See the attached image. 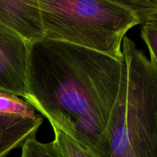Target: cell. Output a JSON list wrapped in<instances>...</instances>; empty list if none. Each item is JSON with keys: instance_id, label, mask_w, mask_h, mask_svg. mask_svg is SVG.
<instances>
[{"instance_id": "1", "label": "cell", "mask_w": 157, "mask_h": 157, "mask_svg": "<svg viewBox=\"0 0 157 157\" xmlns=\"http://www.w3.org/2000/svg\"><path fill=\"white\" fill-rule=\"evenodd\" d=\"M122 59L44 38L29 46L24 100L95 157L110 154Z\"/></svg>"}, {"instance_id": "2", "label": "cell", "mask_w": 157, "mask_h": 157, "mask_svg": "<svg viewBox=\"0 0 157 157\" xmlns=\"http://www.w3.org/2000/svg\"><path fill=\"white\" fill-rule=\"evenodd\" d=\"M122 75L110 128V156L157 157V67L128 37L122 43Z\"/></svg>"}, {"instance_id": "3", "label": "cell", "mask_w": 157, "mask_h": 157, "mask_svg": "<svg viewBox=\"0 0 157 157\" xmlns=\"http://www.w3.org/2000/svg\"><path fill=\"white\" fill-rule=\"evenodd\" d=\"M46 38L121 60L127 32L140 25L118 0H38Z\"/></svg>"}, {"instance_id": "4", "label": "cell", "mask_w": 157, "mask_h": 157, "mask_svg": "<svg viewBox=\"0 0 157 157\" xmlns=\"http://www.w3.org/2000/svg\"><path fill=\"white\" fill-rule=\"evenodd\" d=\"M42 123V115L25 100L0 92V157L21 147Z\"/></svg>"}, {"instance_id": "5", "label": "cell", "mask_w": 157, "mask_h": 157, "mask_svg": "<svg viewBox=\"0 0 157 157\" xmlns=\"http://www.w3.org/2000/svg\"><path fill=\"white\" fill-rule=\"evenodd\" d=\"M30 44L0 24V92L24 98Z\"/></svg>"}, {"instance_id": "6", "label": "cell", "mask_w": 157, "mask_h": 157, "mask_svg": "<svg viewBox=\"0 0 157 157\" xmlns=\"http://www.w3.org/2000/svg\"><path fill=\"white\" fill-rule=\"evenodd\" d=\"M0 24L29 44L45 38L38 0H0Z\"/></svg>"}, {"instance_id": "7", "label": "cell", "mask_w": 157, "mask_h": 157, "mask_svg": "<svg viewBox=\"0 0 157 157\" xmlns=\"http://www.w3.org/2000/svg\"><path fill=\"white\" fill-rule=\"evenodd\" d=\"M55 139L48 147L55 157H95L72 139L69 135L55 126H52Z\"/></svg>"}, {"instance_id": "8", "label": "cell", "mask_w": 157, "mask_h": 157, "mask_svg": "<svg viewBox=\"0 0 157 157\" xmlns=\"http://www.w3.org/2000/svg\"><path fill=\"white\" fill-rule=\"evenodd\" d=\"M136 17L140 25L157 21V0H118Z\"/></svg>"}, {"instance_id": "9", "label": "cell", "mask_w": 157, "mask_h": 157, "mask_svg": "<svg viewBox=\"0 0 157 157\" xmlns=\"http://www.w3.org/2000/svg\"><path fill=\"white\" fill-rule=\"evenodd\" d=\"M141 36L148 48L150 55L149 60L150 63L155 67H157V21H149L142 24Z\"/></svg>"}, {"instance_id": "10", "label": "cell", "mask_w": 157, "mask_h": 157, "mask_svg": "<svg viewBox=\"0 0 157 157\" xmlns=\"http://www.w3.org/2000/svg\"><path fill=\"white\" fill-rule=\"evenodd\" d=\"M21 157H55L47 144L39 142L35 135L28 138L21 146Z\"/></svg>"}, {"instance_id": "11", "label": "cell", "mask_w": 157, "mask_h": 157, "mask_svg": "<svg viewBox=\"0 0 157 157\" xmlns=\"http://www.w3.org/2000/svg\"><path fill=\"white\" fill-rule=\"evenodd\" d=\"M109 157H133V156L132 155L131 153H130V152H127V153H124V154L118 155V156H110Z\"/></svg>"}]
</instances>
